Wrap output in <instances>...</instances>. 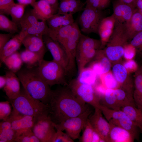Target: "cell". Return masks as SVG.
I'll return each instance as SVG.
<instances>
[{
	"mask_svg": "<svg viewBox=\"0 0 142 142\" xmlns=\"http://www.w3.org/2000/svg\"><path fill=\"white\" fill-rule=\"evenodd\" d=\"M48 105V116L55 124L79 115L89 106L78 99L67 86L53 90Z\"/></svg>",
	"mask_w": 142,
	"mask_h": 142,
	"instance_id": "1",
	"label": "cell"
},
{
	"mask_svg": "<svg viewBox=\"0 0 142 142\" xmlns=\"http://www.w3.org/2000/svg\"><path fill=\"white\" fill-rule=\"evenodd\" d=\"M37 67L21 68L16 74L23 88L32 97L48 105L53 90L40 76Z\"/></svg>",
	"mask_w": 142,
	"mask_h": 142,
	"instance_id": "2",
	"label": "cell"
},
{
	"mask_svg": "<svg viewBox=\"0 0 142 142\" xmlns=\"http://www.w3.org/2000/svg\"><path fill=\"white\" fill-rule=\"evenodd\" d=\"M7 100L13 109L22 114L32 116L35 119L49 115L48 105L33 98L23 88L15 98H7Z\"/></svg>",
	"mask_w": 142,
	"mask_h": 142,
	"instance_id": "3",
	"label": "cell"
},
{
	"mask_svg": "<svg viewBox=\"0 0 142 142\" xmlns=\"http://www.w3.org/2000/svg\"><path fill=\"white\" fill-rule=\"evenodd\" d=\"M129 40L124 23L115 21L113 33L103 49L111 62H116L123 56Z\"/></svg>",
	"mask_w": 142,
	"mask_h": 142,
	"instance_id": "4",
	"label": "cell"
},
{
	"mask_svg": "<svg viewBox=\"0 0 142 142\" xmlns=\"http://www.w3.org/2000/svg\"><path fill=\"white\" fill-rule=\"evenodd\" d=\"M37 69L42 78L49 86L55 84L68 86L66 79L68 74L67 72L53 60L48 61L43 59Z\"/></svg>",
	"mask_w": 142,
	"mask_h": 142,
	"instance_id": "5",
	"label": "cell"
},
{
	"mask_svg": "<svg viewBox=\"0 0 142 142\" xmlns=\"http://www.w3.org/2000/svg\"><path fill=\"white\" fill-rule=\"evenodd\" d=\"M101 46L100 39L92 38L81 34L75 56L78 73L94 59L98 50L100 49Z\"/></svg>",
	"mask_w": 142,
	"mask_h": 142,
	"instance_id": "6",
	"label": "cell"
},
{
	"mask_svg": "<svg viewBox=\"0 0 142 142\" xmlns=\"http://www.w3.org/2000/svg\"><path fill=\"white\" fill-rule=\"evenodd\" d=\"M92 112L89 106L84 112L78 116L68 119L59 124L54 123L55 128L62 131L65 130L73 140L78 139Z\"/></svg>",
	"mask_w": 142,
	"mask_h": 142,
	"instance_id": "7",
	"label": "cell"
},
{
	"mask_svg": "<svg viewBox=\"0 0 142 142\" xmlns=\"http://www.w3.org/2000/svg\"><path fill=\"white\" fill-rule=\"evenodd\" d=\"M79 100L94 108H99L100 99L92 85L79 82L76 79L71 80L67 86Z\"/></svg>",
	"mask_w": 142,
	"mask_h": 142,
	"instance_id": "8",
	"label": "cell"
},
{
	"mask_svg": "<svg viewBox=\"0 0 142 142\" xmlns=\"http://www.w3.org/2000/svg\"><path fill=\"white\" fill-rule=\"evenodd\" d=\"M104 17L103 11L85 6L78 20L81 31L87 34H98L99 26Z\"/></svg>",
	"mask_w": 142,
	"mask_h": 142,
	"instance_id": "9",
	"label": "cell"
},
{
	"mask_svg": "<svg viewBox=\"0 0 142 142\" xmlns=\"http://www.w3.org/2000/svg\"><path fill=\"white\" fill-rule=\"evenodd\" d=\"M54 123L48 115L36 119L32 130L40 142H51L56 132Z\"/></svg>",
	"mask_w": 142,
	"mask_h": 142,
	"instance_id": "10",
	"label": "cell"
},
{
	"mask_svg": "<svg viewBox=\"0 0 142 142\" xmlns=\"http://www.w3.org/2000/svg\"><path fill=\"white\" fill-rule=\"evenodd\" d=\"M82 33L78 24L74 22L70 35L62 45L68 58L69 73L73 72L75 68L76 52Z\"/></svg>",
	"mask_w": 142,
	"mask_h": 142,
	"instance_id": "11",
	"label": "cell"
},
{
	"mask_svg": "<svg viewBox=\"0 0 142 142\" xmlns=\"http://www.w3.org/2000/svg\"><path fill=\"white\" fill-rule=\"evenodd\" d=\"M44 42L50 53L53 60L61 65L69 73V60L67 55L62 46L47 35L43 36Z\"/></svg>",
	"mask_w": 142,
	"mask_h": 142,
	"instance_id": "12",
	"label": "cell"
},
{
	"mask_svg": "<svg viewBox=\"0 0 142 142\" xmlns=\"http://www.w3.org/2000/svg\"><path fill=\"white\" fill-rule=\"evenodd\" d=\"M7 120L10 122L16 138L26 130L32 129L35 119L32 116L22 114L13 109Z\"/></svg>",
	"mask_w": 142,
	"mask_h": 142,
	"instance_id": "13",
	"label": "cell"
},
{
	"mask_svg": "<svg viewBox=\"0 0 142 142\" xmlns=\"http://www.w3.org/2000/svg\"><path fill=\"white\" fill-rule=\"evenodd\" d=\"M94 108V113L90 115L89 120L94 130L104 142H109V135L110 128L109 122L103 116L102 113L98 108Z\"/></svg>",
	"mask_w": 142,
	"mask_h": 142,
	"instance_id": "14",
	"label": "cell"
},
{
	"mask_svg": "<svg viewBox=\"0 0 142 142\" xmlns=\"http://www.w3.org/2000/svg\"><path fill=\"white\" fill-rule=\"evenodd\" d=\"M43 36L28 34L22 40V44L25 49L37 54L39 57L41 62L43 59L47 49L44 42Z\"/></svg>",
	"mask_w": 142,
	"mask_h": 142,
	"instance_id": "15",
	"label": "cell"
},
{
	"mask_svg": "<svg viewBox=\"0 0 142 142\" xmlns=\"http://www.w3.org/2000/svg\"><path fill=\"white\" fill-rule=\"evenodd\" d=\"M112 72L119 87L133 92L134 82L129 78L128 70L123 65L118 63H115L112 67Z\"/></svg>",
	"mask_w": 142,
	"mask_h": 142,
	"instance_id": "16",
	"label": "cell"
},
{
	"mask_svg": "<svg viewBox=\"0 0 142 142\" xmlns=\"http://www.w3.org/2000/svg\"><path fill=\"white\" fill-rule=\"evenodd\" d=\"M4 75L6 82L3 88V91L8 98L13 99L20 92V82L16 74L10 70L6 71Z\"/></svg>",
	"mask_w": 142,
	"mask_h": 142,
	"instance_id": "17",
	"label": "cell"
},
{
	"mask_svg": "<svg viewBox=\"0 0 142 142\" xmlns=\"http://www.w3.org/2000/svg\"><path fill=\"white\" fill-rule=\"evenodd\" d=\"M115 23V20L113 14L105 17L101 21L98 31L101 42L100 49H103L106 46L113 33Z\"/></svg>",
	"mask_w": 142,
	"mask_h": 142,
	"instance_id": "18",
	"label": "cell"
},
{
	"mask_svg": "<svg viewBox=\"0 0 142 142\" xmlns=\"http://www.w3.org/2000/svg\"><path fill=\"white\" fill-rule=\"evenodd\" d=\"M136 8L118 0L113 5V15L115 21L124 23L130 19Z\"/></svg>",
	"mask_w": 142,
	"mask_h": 142,
	"instance_id": "19",
	"label": "cell"
},
{
	"mask_svg": "<svg viewBox=\"0 0 142 142\" xmlns=\"http://www.w3.org/2000/svg\"><path fill=\"white\" fill-rule=\"evenodd\" d=\"M93 61L88 67H90L98 76L110 70L111 62L105 55L103 49L98 50Z\"/></svg>",
	"mask_w": 142,
	"mask_h": 142,
	"instance_id": "20",
	"label": "cell"
},
{
	"mask_svg": "<svg viewBox=\"0 0 142 142\" xmlns=\"http://www.w3.org/2000/svg\"><path fill=\"white\" fill-rule=\"evenodd\" d=\"M129 40L142 31V14L136 8L130 19L124 23Z\"/></svg>",
	"mask_w": 142,
	"mask_h": 142,
	"instance_id": "21",
	"label": "cell"
},
{
	"mask_svg": "<svg viewBox=\"0 0 142 142\" xmlns=\"http://www.w3.org/2000/svg\"><path fill=\"white\" fill-rule=\"evenodd\" d=\"M32 6V10L37 18L41 21H46L57 13L52 6L43 0L36 1Z\"/></svg>",
	"mask_w": 142,
	"mask_h": 142,
	"instance_id": "22",
	"label": "cell"
},
{
	"mask_svg": "<svg viewBox=\"0 0 142 142\" xmlns=\"http://www.w3.org/2000/svg\"><path fill=\"white\" fill-rule=\"evenodd\" d=\"M85 4L80 0H60L57 13L73 15L83 10Z\"/></svg>",
	"mask_w": 142,
	"mask_h": 142,
	"instance_id": "23",
	"label": "cell"
},
{
	"mask_svg": "<svg viewBox=\"0 0 142 142\" xmlns=\"http://www.w3.org/2000/svg\"><path fill=\"white\" fill-rule=\"evenodd\" d=\"M110 124V128L109 135V142L134 141V138L128 131L120 126Z\"/></svg>",
	"mask_w": 142,
	"mask_h": 142,
	"instance_id": "24",
	"label": "cell"
},
{
	"mask_svg": "<svg viewBox=\"0 0 142 142\" xmlns=\"http://www.w3.org/2000/svg\"><path fill=\"white\" fill-rule=\"evenodd\" d=\"M22 39L19 33L14 36L0 50V65L8 56L18 51L22 44Z\"/></svg>",
	"mask_w": 142,
	"mask_h": 142,
	"instance_id": "25",
	"label": "cell"
},
{
	"mask_svg": "<svg viewBox=\"0 0 142 142\" xmlns=\"http://www.w3.org/2000/svg\"><path fill=\"white\" fill-rule=\"evenodd\" d=\"M46 22L49 28L56 29L73 24L74 22L73 15L55 14L49 18Z\"/></svg>",
	"mask_w": 142,
	"mask_h": 142,
	"instance_id": "26",
	"label": "cell"
},
{
	"mask_svg": "<svg viewBox=\"0 0 142 142\" xmlns=\"http://www.w3.org/2000/svg\"><path fill=\"white\" fill-rule=\"evenodd\" d=\"M133 98L136 107L142 111V66L135 72Z\"/></svg>",
	"mask_w": 142,
	"mask_h": 142,
	"instance_id": "27",
	"label": "cell"
},
{
	"mask_svg": "<svg viewBox=\"0 0 142 142\" xmlns=\"http://www.w3.org/2000/svg\"><path fill=\"white\" fill-rule=\"evenodd\" d=\"M132 122L142 131V111L138 108L135 103L125 105L120 109Z\"/></svg>",
	"mask_w": 142,
	"mask_h": 142,
	"instance_id": "28",
	"label": "cell"
},
{
	"mask_svg": "<svg viewBox=\"0 0 142 142\" xmlns=\"http://www.w3.org/2000/svg\"><path fill=\"white\" fill-rule=\"evenodd\" d=\"M74 23L56 29H51L49 28L47 35L62 45L70 35Z\"/></svg>",
	"mask_w": 142,
	"mask_h": 142,
	"instance_id": "29",
	"label": "cell"
},
{
	"mask_svg": "<svg viewBox=\"0 0 142 142\" xmlns=\"http://www.w3.org/2000/svg\"><path fill=\"white\" fill-rule=\"evenodd\" d=\"M99 78L94 71L89 67H85L79 73L77 80L79 83L94 86Z\"/></svg>",
	"mask_w": 142,
	"mask_h": 142,
	"instance_id": "30",
	"label": "cell"
},
{
	"mask_svg": "<svg viewBox=\"0 0 142 142\" xmlns=\"http://www.w3.org/2000/svg\"><path fill=\"white\" fill-rule=\"evenodd\" d=\"M16 138L14 131L8 120L2 121L0 123V142H14Z\"/></svg>",
	"mask_w": 142,
	"mask_h": 142,
	"instance_id": "31",
	"label": "cell"
},
{
	"mask_svg": "<svg viewBox=\"0 0 142 142\" xmlns=\"http://www.w3.org/2000/svg\"><path fill=\"white\" fill-rule=\"evenodd\" d=\"M3 63L9 70L16 73L21 69L23 63L18 51L6 57Z\"/></svg>",
	"mask_w": 142,
	"mask_h": 142,
	"instance_id": "32",
	"label": "cell"
},
{
	"mask_svg": "<svg viewBox=\"0 0 142 142\" xmlns=\"http://www.w3.org/2000/svg\"><path fill=\"white\" fill-rule=\"evenodd\" d=\"M49 27L46 21H38L22 33H19L21 37L23 39L28 34L36 35H47Z\"/></svg>",
	"mask_w": 142,
	"mask_h": 142,
	"instance_id": "33",
	"label": "cell"
},
{
	"mask_svg": "<svg viewBox=\"0 0 142 142\" xmlns=\"http://www.w3.org/2000/svg\"><path fill=\"white\" fill-rule=\"evenodd\" d=\"M20 53L21 59L27 67L32 68L37 67L41 62L37 54L26 49Z\"/></svg>",
	"mask_w": 142,
	"mask_h": 142,
	"instance_id": "34",
	"label": "cell"
},
{
	"mask_svg": "<svg viewBox=\"0 0 142 142\" xmlns=\"http://www.w3.org/2000/svg\"><path fill=\"white\" fill-rule=\"evenodd\" d=\"M114 90L117 102L120 109L125 105L134 103L133 93L119 87L115 89Z\"/></svg>",
	"mask_w": 142,
	"mask_h": 142,
	"instance_id": "35",
	"label": "cell"
},
{
	"mask_svg": "<svg viewBox=\"0 0 142 142\" xmlns=\"http://www.w3.org/2000/svg\"><path fill=\"white\" fill-rule=\"evenodd\" d=\"M100 101L103 103L100 104L108 108L116 110H120L117 102L114 89H107Z\"/></svg>",
	"mask_w": 142,
	"mask_h": 142,
	"instance_id": "36",
	"label": "cell"
},
{
	"mask_svg": "<svg viewBox=\"0 0 142 142\" xmlns=\"http://www.w3.org/2000/svg\"><path fill=\"white\" fill-rule=\"evenodd\" d=\"M38 20L32 9L25 12L21 21V30L19 33L24 32L29 27L38 22Z\"/></svg>",
	"mask_w": 142,
	"mask_h": 142,
	"instance_id": "37",
	"label": "cell"
},
{
	"mask_svg": "<svg viewBox=\"0 0 142 142\" xmlns=\"http://www.w3.org/2000/svg\"><path fill=\"white\" fill-rule=\"evenodd\" d=\"M27 6L18 3H15L10 8L9 14L11 17L12 20L18 26H20L21 21Z\"/></svg>",
	"mask_w": 142,
	"mask_h": 142,
	"instance_id": "38",
	"label": "cell"
},
{
	"mask_svg": "<svg viewBox=\"0 0 142 142\" xmlns=\"http://www.w3.org/2000/svg\"><path fill=\"white\" fill-rule=\"evenodd\" d=\"M18 26L9 20L5 15L0 14V30L8 33L14 34L18 32Z\"/></svg>",
	"mask_w": 142,
	"mask_h": 142,
	"instance_id": "39",
	"label": "cell"
},
{
	"mask_svg": "<svg viewBox=\"0 0 142 142\" xmlns=\"http://www.w3.org/2000/svg\"><path fill=\"white\" fill-rule=\"evenodd\" d=\"M100 79L107 89H115L119 87V84L112 72L110 71L99 76Z\"/></svg>",
	"mask_w": 142,
	"mask_h": 142,
	"instance_id": "40",
	"label": "cell"
},
{
	"mask_svg": "<svg viewBox=\"0 0 142 142\" xmlns=\"http://www.w3.org/2000/svg\"><path fill=\"white\" fill-rule=\"evenodd\" d=\"M15 141L16 142H40L31 128L26 130L16 137Z\"/></svg>",
	"mask_w": 142,
	"mask_h": 142,
	"instance_id": "41",
	"label": "cell"
},
{
	"mask_svg": "<svg viewBox=\"0 0 142 142\" xmlns=\"http://www.w3.org/2000/svg\"><path fill=\"white\" fill-rule=\"evenodd\" d=\"M110 2V0H86L85 4V6L103 11L109 6Z\"/></svg>",
	"mask_w": 142,
	"mask_h": 142,
	"instance_id": "42",
	"label": "cell"
},
{
	"mask_svg": "<svg viewBox=\"0 0 142 142\" xmlns=\"http://www.w3.org/2000/svg\"><path fill=\"white\" fill-rule=\"evenodd\" d=\"M82 130L83 134L80 138L79 141L92 142L94 129L90 122L89 119Z\"/></svg>",
	"mask_w": 142,
	"mask_h": 142,
	"instance_id": "43",
	"label": "cell"
},
{
	"mask_svg": "<svg viewBox=\"0 0 142 142\" xmlns=\"http://www.w3.org/2000/svg\"><path fill=\"white\" fill-rule=\"evenodd\" d=\"M9 102L7 100L0 103V119L6 120L11 112V108Z\"/></svg>",
	"mask_w": 142,
	"mask_h": 142,
	"instance_id": "44",
	"label": "cell"
},
{
	"mask_svg": "<svg viewBox=\"0 0 142 142\" xmlns=\"http://www.w3.org/2000/svg\"><path fill=\"white\" fill-rule=\"evenodd\" d=\"M56 131L53 136L51 142H73L74 140L66 133L60 130L56 129Z\"/></svg>",
	"mask_w": 142,
	"mask_h": 142,
	"instance_id": "45",
	"label": "cell"
},
{
	"mask_svg": "<svg viewBox=\"0 0 142 142\" xmlns=\"http://www.w3.org/2000/svg\"><path fill=\"white\" fill-rule=\"evenodd\" d=\"M129 44L135 48L136 52L142 54V31L135 36Z\"/></svg>",
	"mask_w": 142,
	"mask_h": 142,
	"instance_id": "46",
	"label": "cell"
},
{
	"mask_svg": "<svg viewBox=\"0 0 142 142\" xmlns=\"http://www.w3.org/2000/svg\"><path fill=\"white\" fill-rule=\"evenodd\" d=\"M15 3L14 0H0V14L9 15L10 8Z\"/></svg>",
	"mask_w": 142,
	"mask_h": 142,
	"instance_id": "47",
	"label": "cell"
},
{
	"mask_svg": "<svg viewBox=\"0 0 142 142\" xmlns=\"http://www.w3.org/2000/svg\"><path fill=\"white\" fill-rule=\"evenodd\" d=\"M93 86L96 93L101 100L104 95L107 88L102 83L99 78V80Z\"/></svg>",
	"mask_w": 142,
	"mask_h": 142,
	"instance_id": "48",
	"label": "cell"
},
{
	"mask_svg": "<svg viewBox=\"0 0 142 142\" xmlns=\"http://www.w3.org/2000/svg\"><path fill=\"white\" fill-rule=\"evenodd\" d=\"M136 50L130 44H128L126 46L123 56L126 59H132L135 56Z\"/></svg>",
	"mask_w": 142,
	"mask_h": 142,
	"instance_id": "49",
	"label": "cell"
},
{
	"mask_svg": "<svg viewBox=\"0 0 142 142\" xmlns=\"http://www.w3.org/2000/svg\"><path fill=\"white\" fill-rule=\"evenodd\" d=\"M13 34L9 33L7 34L0 33V50L13 37Z\"/></svg>",
	"mask_w": 142,
	"mask_h": 142,
	"instance_id": "50",
	"label": "cell"
},
{
	"mask_svg": "<svg viewBox=\"0 0 142 142\" xmlns=\"http://www.w3.org/2000/svg\"><path fill=\"white\" fill-rule=\"evenodd\" d=\"M126 69L135 72L138 69L136 63L132 59L128 60L123 65Z\"/></svg>",
	"mask_w": 142,
	"mask_h": 142,
	"instance_id": "51",
	"label": "cell"
},
{
	"mask_svg": "<svg viewBox=\"0 0 142 142\" xmlns=\"http://www.w3.org/2000/svg\"><path fill=\"white\" fill-rule=\"evenodd\" d=\"M49 4L53 8L57 13L58 10L59 3L58 0H43Z\"/></svg>",
	"mask_w": 142,
	"mask_h": 142,
	"instance_id": "52",
	"label": "cell"
},
{
	"mask_svg": "<svg viewBox=\"0 0 142 142\" xmlns=\"http://www.w3.org/2000/svg\"><path fill=\"white\" fill-rule=\"evenodd\" d=\"M104 142L99 135L94 130L92 136V142Z\"/></svg>",
	"mask_w": 142,
	"mask_h": 142,
	"instance_id": "53",
	"label": "cell"
},
{
	"mask_svg": "<svg viewBox=\"0 0 142 142\" xmlns=\"http://www.w3.org/2000/svg\"><path fill=\"white\" fill-rule=\"evenodd\" d=\"M17 1L19 3L27 6L30 4L32 6L36 1V0H17Z\"/></svg>",
	"mask_w": 142,
	"mask_h": 142,
	"instance_id": "54",
	"label": "cell"
},
{
	"mask_svg": "<svg viewBox=\"0 0 142 142\" xmlns=\"http://www.w3.org/2000/svg\"><path fill=\"white\" fill-rule=\"evenodd\" d=\"M6 78L4 75L0 76V88H3L6 84Z\"/></svg>",
	"mask_w": 142,
	"mask_h": 142,
	"instance_id": "55",
	"label": "cell"
},
{
	"mask_svg": "<svg viewBox=\"0 0 142 142\" xmlns=\"http://www.w3.org/2000/svg\"><path fill=\"white\" fill-rule=\"evenodd\" d=\"M125 3L129 4L135 7V4L136 0H119Z\"/></svg>",
	"mask_w": 142,
	"mask_h": 142,
	"instance_id": "56",
	"label": "cell"
},
{
	"mask_svg": "<svg viewBox=\"0 0 142 142\" xmlns=\"http://www.w3.org/2000/svg\"><path fill=\"white\" fill-rule=\"evenodd\" d=\"M135 6L139 11L142 10V0H136Z\"/></svg>",
	"mask_w": 142,
	"mask_h": 142,
	"instance_id": "57",
	"label": "cell"
},
{
	"mask_svg": "<svg viewBox=\"0 0 142 142\" xmlns=\"http://www.w3.org/2000/svg\"><path fill=\"white\" fill-rule=\"evenodd\" d=\"M139 11L140 12V13L141 14H142V10H140V11Z\"/></svg>",
	"mask_w": 142,
	"mask_h": 142,
	"instance_id": "58",
	"label": "cell"
},
{
	"mask_svg": "<svg viewBox=\"0 0 142 142\" xmlns=\"http://www.w3.org/2000/svg\"><path fill=\"white\" fill-rule=\"evenodd\" d=\"M141 133L142 134V131H141Z\"/></svg>",
	"mask_w": 142,
	"mask_h": 142,
	"instance_id": "59",
	"label": "cell"
}]
</instances>
